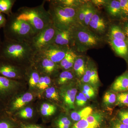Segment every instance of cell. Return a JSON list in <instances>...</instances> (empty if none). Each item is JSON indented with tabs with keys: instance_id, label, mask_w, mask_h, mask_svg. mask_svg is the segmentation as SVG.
I'll return each mask as SVG.
<instances>
[{
	"instance_id": "obj_1",
	"label": "cell",
	"mask_w": 128,
	"mask_h": 128,
	"mask_svg": "<svg viewBox=\"0 0 128 128\" xmlns=\"http://www.w3.org/2000/svg\"><path fill=\"white\" fill-rule=\"evenodd\" d=\"M35 51L29 42L4 38L0 48V58L19 66L32 65Z\"/></svg>"
},
{
	"instance_id": "obj_2",
	"label": "cell",
	"mask_w": 128,
	"mask_h": 128,
	"mask_svg": "<svg viewBox=\"0 0 128 128\" xmlns=\"http://www.w3.org/2000/svg\"><path fill=\"white\" fill-rule=\"evenodd\" d=\"M46 0L34 7L22 6L14 12L19 20L27 22L32 26L36 34L52 23L50 15L44 8Z\"/></svg>"
},
{
	"instance_id": "obj_3",
	"label": "cell",
	"mask_w": 128,
	"mask_h": 128,
	"mask_svg": "<svg viewBox=\"0 0 128 128\" xmlns=\"http://www.w3.org/2000/svg\"><path fill=\"white\" fill-rule=\"evenodd\" d=\"M3 28L5 39L18 42L30 43L36 34L30 24L18 19L14 12L7 16L6 24Z\"/></svg>"
},
{
	"instance_id": "obj_4",
	"label": "cell",
	"mask_w": 128,
	"mask_h": 128,
	"mask_svg": "<svg viewBox=\"0 0 128 128\" xmlns=\"http://www.w3.org/2000/svg\"><path fill=\"white\" fill-rule=\"evenodd\" d=\"M49 2L48 11L52 23L56 28L62 30H70L76 25L78 8L64 7L46 0Z\"/></svg>"
},
{
	"instance_id": "obj_5",
	"label": "cell",
	"mask_w": 128,
	"mask_h": 128,
	"mask_svg": "<svg viewBox=\"0 0 128 128\" xmlns=\"http://www.w3.org/2000/svg\"><path fill=\"white\" fill-rule=\"evenodd\" d=\"M72 36V46L80 44L85 48H92L98 45L100 39L86 27L77 25L70 29Z\"/></svg>"
},
{
	"instance_id": "obj_6",
	"label": "cell",
	"mask_w": 128,
	"mask_h": 128,
	"mask_svg": "<svg viewBox=\"0 0 128 128\" xmlns=\"http://www.w3.org/2000/svg\"><path fill=\"white\" fill-rule=\"evenodd\" d=\"M56 31V28L52 23L32 38L30 43L35 52H40L53 44Z\"/></svg>"
},
{
	"instance_id": "obj_7",
	"label": "cell",
	"mask_w": 128,
	"mask_h": 128,
	"mask_svg": "<svg viewBox=\"0 0 128 128\" xmlns=\"http://www.w3.org/2000/svg\"><path fill=\"white\" fill-rule=\"evenodd\" d=\"M32 66H33L37 69V71L41 72L44 74L49 76L55 73L58 66L57 64L53 62L40 53L35 54Z\"/></svg>"
},
{
	"instance_id": "obj_8",
	"label": "cell",
	"mask_w": 128,
	"mask_h": 128,
	"mask_svg": "<svg viewBox=\"0 0 128 128\" xmlns=\"http://www.w3.org/2000/svg\"><path fill=\"white\" fill-rule=\"evenodd\" d=\"M22 67L0 58V75L9 79L15 80L23 78L26 72Z\"/></svg>"
},
{
	"instance_id": "obj_9",
	"label": "cell",
	"mask_w": 128,
	"mask_h": 128,
	"mask_svg": "<svg viewBox=\"0 0 128 128\" xmlns=\"http://www.w3.org/2000/svg\"><path fill=\"white\" fill-rule=\"evenodd\" d=\"M70 48L52 44L40 52L56 64H59Z\"/></svg>"
},
{
	"instance_id": "obj_10",
	"label": "cell",
	"mask_w": 128,
	"mask_h": 128,
	"mask_svg": "<svg viewBox=\"0 0 128 128\" xmlns=\"http://www.w3.org/2000/svg\"><path fill=\"white\" fill-rule=\"evenodd\" d=\"M103 115L102 113H92L88 116L77 121L72 128H100Z\"/></svg>"
},
{
	"instance_id": "obj_11",
	"label": "cell",
	"mask_w": 128,
	"mask_h": 128,
	"mask_svg": "<svg viewBox=\"0 0 128 128\" xmlns=\"http://www.w3.org/2000/svg\"><path fill=\"white\" fill-rule=\"evenodd\" d=\"M18 82L0 75V100H4L12 94Z\"/></svg>"
},
{
	"instance_id": "obj_12",
	"label": "cell",
	"mask_w": 128,
	"mask_h": 128,
	"mask_svg": "<svg viewBox=\"0 0 128 128\" xmlns=\"http://www.w3.org/2000/svg\"><path fill=\"white\" fill-rule=\"evenodd\" d=\"M53 44L70 48V46H72V36L70 30H62L56 28Z\"/></svg>"
},
{
	"instance_id": "obj_13",
	"label": "cell",
	"mask_w": 128,
	"mask_h": 128,
	"mask_svg": "<svg viewBox=\"0 0 128 128\" xmlns=\"http://www.w3.org/2000/svg\"><path fill=\"white\" fill-rule=\"evenodd\" d=\"M33 99V96L29 92L25 93L22 96L17 98L10 102L9 107L10 112H12L23 107Z\"/></svg>"
},
{
	"instance_id": "obj_14",
	"label": "cell",
	"mask_w": 128,
	"mask_h": 128,
	"mask_svg": "<svg viewBox=\"0 0 128 128\" xmlns=\"http://www.w3.org/2000/svg\"><path fill=\"white\" fill-rule=\"evenodd\" d=\"M109 39V44L115 53L121 57H127L128 55V47L126 41L121 40Z\"/></svg>"
},
{
	"instance_id": "obj_15",
	"label": "cell",
	"mask_w": 128,
	"mask_h": 128,
	"mask_svg": "<svg viewBox=\"0 0 128 128\" xmlns=\"http://www.w3.org/2000/svg\"><path fill=\"white\" fill-rule=\"evenodd\" d=\"M114 91L122 92L128 90V73H124L116 78L112 86Z\"/></svg>"
},
{
	"instance_id": "obj_16",
	"label": "cell",
	"mask_w": 128,
	"mask_h": 128,
	"mask_svg": "<svg viewBox=\"0 0 128 128\" xmlns=\"http://www.w3.org/2000/svg\"><path fill=\"white\" fill-rule=\"evenodd\" d=\"M77 92L76 88H71L62 92L64 103L70 109L74 108V102Z\"/></svg>"
},
{
	"instance_id": "obj_17",
	"label": "cell",
	"mask_w": 128,
	"mask_h": 128,
	"mask_svg": "<svg viewBox=\"0 0 128 128\" xmlns=\"http://www.w3.org/2000/svg\"><path fill=\"white\" fill-rule=\"evenodd\" d=\"M105 6L108 12L111 16L114 17L122 16L121 5L119 0L107 1Z\"/></svg>"
},
{
	"instance_id": "obj_18",
	"label": "cell",
	"mask_w": 128,
	"mask_h": 128,
	"mask_svg": "<svg viewBox=\"0 0 128 128\" xmlns=\"http://www.w3.org/2000/svg\"><path fill=\"white\" fill-rule=\"evenodd\" d=\"M76 74L80 78H82L86 70V67L84 60L82 57L77 56L73 66Z\"/></svg>"
},
{
	"instance_id": "obj_19",
	"label": "cell",
	"mask_w": 128,
	"mask_h": 128,
	"mask_svg": "<svg viewBox=\"0 0 128 128\" xmlns=\"http://www.w3.org/2000/svg\"><path fill=\"white\" fill-rule=\"evenodd\" d=\"M92 112V108L91 107L88 106L80 111L72 112L70 117L73 121L77 122L84 118L88 116L91 114Z\"/></svg>"
},
{
	"instance_id": "obj_20",
	"label": "cell",
	"mask_w": 128,
	"mask_h": 128,
	"mask_svg": "<svg viewBox=\"0 0 128 128\" xmlns=\"http://www.w3.org/2000/svg\"><path fill=\"white\" fill-rule=\"evenodd\" d=\"M51 2L64 7L78 8L83 4L82 1L76 0H50Z\"/></svg>"
},
{
	"instance_id": "obj_21",
	"label": "cell",
	"mask_w": 128,
	"mask_h": 128,
	"mask_svg": "<svg viewBox=\"0 0 128 128\" xmlns=\"http://www.w3.org/2000/svg\"><path fill=\"white\" fill-rule=\"evenodd\" d=\"M16 1V0H0V13L7 16L11 14L12 9Z\"/></svg>"
},
{
	"instance_id": "obj_22",
	"label": "cell",
	"mask_w": 128,
	"mask_h": 128,
	"mask_svg": "<svg viewBox=\"0 0 128 128\" xmlns=\"http://www.w3.org/2000/svg\"><path fill=\"white\" fill-rule=\"evenodd\" d=\"M110 38L121 40L126 41V37L123 30L118 25H113L111 28L110 32Z\"/></svg>"
},
{
	"instance_id": "obj_23",
	"label": "cell",
	"mask_w": 128,
	"mask_h": 128,
	"mask_svg": "<svg viewBox=\"0 0 128 128\" xmlns=\"http://www.w3.org/2000/svg\"><path fill=\"white\" fill-rule=\"evenodd\" d=\"M74 76L71 71L65 70L62 72L57 78V83L59 85H63L73 80Z\"/></svg>"
},
{
	"instance_id": "obj_24",
	"label": "cell",
	"mask_w": 128,
	"mask_h": 128,
	"mask_svg": "<svg viewBox=\"0 0 128 128\" xmlns=\"http://www.w3.org/2000/svg\"><path fill=\"white\" fill-rule=\"evenodd\" d=\"M28 73V76L29 86L31 87L36 86L40 78V74L36 70L31 69Z\"/></svg>"
},
{
	"instance_id": "obj_25",
	"label": "cell",
	"mask_w": 128,
	"mask_h": 128,
	"mask_svg": "<svg viewBox=\"0 0 128 128\" xmlns=\"http://www.w3.org/2000/svg\"><path fill=\"white\" fill-rule=\"evenodd\" d=\"M96 12V10L91 4L86 3V8L84 20V25L85 27H86L87 26H89V22L91 20L92 17Z\"/></svg>"
},
{
	"instance_id": "obj_26",
	"label": "cell",
	"mask_w": 128,
	"mask_h": 128,
	"mask_svg": "<svg viewBox=\"0 0 128 128\" xmlns=\"http://www.w3.org/2000/svg\"><path fill=\"white\" fill-rule=\"evenodd\" d=\"M86 8V3H84L80 6L77 10V22L78 25L82 26H84V20L85 12Z\"/></svg>"
},
{
	"instance_id": "obj_27",
	"label": "cell",
	"mask_w": 128,
	"mask_h": 128,
	"mask_svg": "<svg viewBox=\"0 0 128 128\" xmlns=\"http://www.w3.org/2000/svg\"><path fill=\"white\" fill-rule=\"evenodd\" d=\"M116 105L128 107V92H122L117 95Z\"/></svg>"
},
{
	"instance_id": "obj_28",
	"label": "cell",
	"mask_w": 128,
	"mask_h": 128,
	"mask_svg": "<svg viewBox=\"0 0 128 128\" xmlns=\"http://www.w3.org/2000/svg\"><path fill=\"white\" fill-rule=\"evenodd\" d=\"M116 96L114 93L112 92H107L104 96V103L106 106L114 104L116 102Z\"/></svg>"
},
{
	"instance_id": "obj_29",
	"label": "cell",
	"mask_w": 128,
	"mask_h": 128,
	"mask_svg": "<svg viewBox=\"0 0 128 128\" xmlns=\"http://www.w3.org/2000/svg\"><path fill=\"white\" fill-rule=\"evenodd\" d=\"M89 26L96 32L102 33L105 32L106 28V23H98L92 20L90 21Z\"/></svg>"
},
{
	"instance_id": "obj_30",
	"label": "cell",
	"mask_w": 128,
	"mask_h": 128,
	"mask_svg": "<svg viewBox=\"0 0 128 128\" xmlns=\"http://www.w3.org/2000/svg\"><path fill=\"white\" fill-rule=\"evenodd\" d=\"M85 72L90 76L95 84H97L99 82V78H98V73L96 69L94 67L92 68L86 67L85 73Z\"/></svg>"
},
{
	"instance_id": "obj_31",
	"label": "cell",
	"mask_w": 128,
	"mask_h": 128,
	"mask_svg": "<svg viewBox=\"0 0 128 128\" xmlns=\"http://www.w3.org/2000/svg\"><path fill=\"white\" fill-rule=\"evenodd\" d=\"M71 122L66 117H63L59 118L56 122L57 128H70Z\"/></svg>"
},
{
	"instance_id": "obj_32",
	"label": "cell",
	"mask_w": 128,
	"mask_h": 128,
	"mask_svg": "<svg viewBox=\"0 0 128 128\" xmlns=\"http://www.w3.org/2000/svg\"><path fill=\"white\" fill-rule=\"evenodd\" d=\"M46 96L47 98L55 101L59 100L58 94L54 88H48L46 89Z\"/></svg>"
},
{
	"instance_id": "obj_33",
	"label": "cell",
	"mask_w": 128,
	"mask_h": 128,
	"mask_svg": "<svg viewBox=\"0 0 128 128\" xmlns=\"http://www.w3.org/2000/svg\"><path fill=\"white\" fill-rule=\"evenodd\" d=\"M33 114V110L30 107L25 108L19 112L20 117L24 119L31 118L32 117Z\"/></svg>"
},
{
	"instance_id": "obj_34",
	"label": "cell",
	"mask_w": 128,
	"mask_h": 128,
	"mask_svg": "<svg viewBox=\"0 0 128 128\" xmlns=\"http://www.w3.org/2000/svg\"><path fill=\"white\" fill-rule=\"evenodd\" d=\"M8 118L0 116V128H14V124Z\"/></svg>"
},
{
	"instance_id": "obj_35",
	"label": "cell",
	"mask_w": 128,
	"mask_h": 128,
	"mask_svg": "<svg viewBox=\"0 0 128 128\" xmlns=\"http://www.w3.org/2000/svg\"><path fill=\"white\" fill-rule=\"evenodd\" d=\"M76 103L77 106L80 107L83 106L86 104L87 98L82 92H80L76 96Z\"/></svg>"
},
{
	"instance_id": "obj_36",
	"label": "cell",
	"mask_w": 128,
	"mask_h": 128,
	"mask_svg": "<svg viewBox=\"0 0 128 128\" xmlns=\"http://www.w3.org/2000/svg\"><path fill=\"white\" fill-rule=\"evenodd\" d=\"M119 120L122 123L128 124V111L122 110L118 112Z\"/></svg>"
},
{
	"instance_id": "obj_37",
	"label": "cell",
	"mask_w": 128,
	"mask_h": 128,
	"mask_svg": "<svg viewBox=\"0 0 128 128\" xmlns=\"http://www.w3.org/2000/svg\"><path fill=\"white\" fill-rule=\"evenodd\" d=\"M121 5L122 16L128 17V0H120Z\"/></svg>"
},
{
	"instance_id": "obj_38",
	"label": "cell",
	"mask_w": 128,
	"mask_h": 128,
	"mask_svg": "<svg viewBox=\"0 0 128 128\" xmlns=\"http://www.w3.org/2000/svg\"><path fill=\"white\" fill-rule=\"evenodd\" d=\"M56 108L55 107L52 108H41V114L44 116H50L52 115L55 112Z\"/></svg>"
},
{
	"instance_id": "obj_39",
	"label": "cell",
	"mask_w": 128,
	"mask_h": 128,
	"mask_svg": "<svg viewBox=\"0 0 128 128\" xmlns=\"http://www.w3.org/2000/svg\"><path fill=\"white\" fill-rule=\"evenodd\" d=\"M82 90L86 92L89 94L95 96V91L94 88L90 85L89 84H85L82 86Z\"/></svg>"
},
{
	"instance_id": "obj_40",
	"label": "cell",
	"mask_w": 128,
	"mask_h": 128,
	"mask_svg": "<svg viewBox=\"0 0 128 128\" xmlns=\"http://www.w3.org/2000/svg\"><path fill=\"white\" fill-rule=\"evenodd\" d=\"M44 81L43 86L42 90L46 89L50 86L51 82V79L50 76H48L44 74Z\"/></svg>"
},
{
	"instance_id": "obj_41",
	"label": "cell",
	"mask_w": 128,
	"mask_h": 128,
	"mask_svg": "<svg viewBox=\"0 0 128 128\" xmlns=\"http://www.w3.org/2000/svg\"><path fill=\"white\" fill-rule=\"evenodd\" d=\"M91 20L98 23H106L104 19L97 14L96 12L92 16Z\"/></svg>"
},
{
	"instance_id": "obj_42",
	"label": "cell",
	"mask_w": 128,
	"mask_h": 128,
	"mask_svg": "<svg viewBox=\"0 0 128 128\" xmlns=\"http://www.w3.org/2000/svg\"><path fill=\"white\" fill-rule=\"evenodd\" d=\"M112 128H128V124L122 123L119 120H118L114 124Z\"/></svg>"
},
{
	"instance_id": "obj_43",
	"label": "cell",
	"mask_w": 128,
	"mask_h": 128,
	"mask_svg": "<svg viewBox=\"0 0 128 128\" xmlns=\"http://www.w3.org/2000/svg\"><path fill=\"white\" fill-rule=\"evenodd\" d=\"M7 22V18L4 14L0 13V29L4 27Z\"/></svg>"
},
{
	"instance_id": "obj_44",
	"label": "cell",
	"mask_w": 128,
	"mask_h": 128,
	"mask_svg": "<svg viewBox=\"0 0 128 128\" xmlns=\"http://www.w3.org/2000/svg\"><path fill=\"white\" fill-rule=\"evenodd\" d=\"M107 1L105 0H93L92 2L93 4L98 7H101L102 6H105Z\"/></svg>"
},
{
	"instance_id": "obj_45",
	"label": "cell",
	"mask_w": 128,
	"mask_h": 128,
	"mask_svg": "<svg viewBox=\"0 0 128 128\" xmlns=\"http://www.w3.org/2000/svg\"><path fill=\"white\" fill-rule=\"evenodd\" d=\"M44 74H42L41 75L40 74V78L38 82V84H37L36 86L39 89L42 90L43 86L44 84Z\"/></svg>"
},
{
	"instance_id": "obj_46",
	"label": "cell",
	"mask_w": 128,
	"mask_h": 128,
	"mask_svg": "<svg viewBox=\"0 0 128 128\" xmlns=\"http://www.w3.org/2000/svg\"><path fill=\"white\" fill-rule=\"evenodd\" d=\"M21 128H43L39 126L34 124H24L21 125Z\"/></svg>"
},
{
	"instance_id": "obj_47",
	"label": "cell",
	"mask_w": 128,
	"mask_h": 128,
	"mask_svg": "<svg viewBox=\"0 0 128 128\" xmlns=\"http://www.w3.org/2000/svg\"><path fill=\"white\" fill-rule=\"evenodd\" d=\"M123 31L127 38H128V22L124 24V27Z\"/></svg>"
},
{
	"instance_id": "obj_48",
	"label": "cell",
	"mask_w": 128,
	"mask_h": 128,
	"mask_svg": "<svg viewBox=\"0 0 128 128\" xmlns=\"http://www.w3.org/2000/svg\"><path fill=\"white\" fill-rule=\"evenodd\" d=\"M1 39L0 35V48L1 44L2 42Z\"/></svg>"
},
{
	"instance_id": "obj_49",
	"label": "cell",
	"mask_w": 128,
	"mask_h": 128,
	"mask_svg": "<svg viewBox=\"0 0 128 128\" xmlns=\"http://www.w3.org/2000/svg\"><path fill=\"white\" fill-rule=\"evenodd\" d=\"M2 111V108L0 106V114H1V112Z\"/></svg>"
},
{
	"instance_id": "obj_50",
	"label": "cell",
	"mask_w": 128,
	"mask_h": 128,
	"mask_svg": "<svg viewBox=\"0 0 128 128\" xmlns=\"http://www.w3.org/2000/svg\"><path fill=\"white\" fill-rule=\"evenodd\" d=\"M126 42H127V44H128V38H127L126 40Z\"/></svg>"
}]
</instances>
